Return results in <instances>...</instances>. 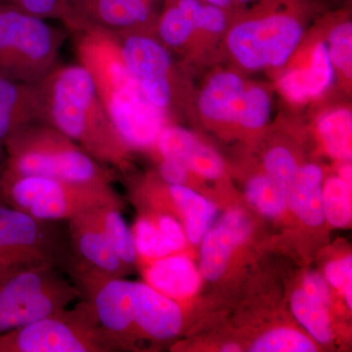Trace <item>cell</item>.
<instances>
[{
  "label": "cell",
  "mask_w": 352,
  "mask_h": 352,
  "mask_svg": "<svg viewBox=\"0 0 352 352\" xmlns=\"http://www.w3.org/2000/svg\"><path fill=\"white\" fill-rule=\"evenodd\" d=\"M78 64L91 76L102 103L132 150H149L168 126V115L146 98L124 61L119 36L88 27L76 32Z\"/></svg>",
  "instance_id": "6da1fadb"
},
{
  "label": "cell",
  "mask_w": 352,
  "mask_h": 352,
  "mask_svg": "<svg viewBox=\"0 0 352 352\" xmlns=\"http://www.w3.org/2000/svg\"><path fill=\"white\" fill-rule=\"evenodd\" d=\"M41 85L44 124L62 132L104 166L126 170L132 149L109 117L85 67L59 65Z\"/></svg>",
  "instance_id": "7a4b0ae2"
},
{
  "label": "cell",
  "mask_w": 352,
  "mask_h": 352,
  "mask_svg": "<svg viewBox=\"0 0 352 352\" xmlns=\"http://www.w3.org/2000/svg\"><path fill=\"white\" fill-rule=\"evenodd\" d=\"M4 173L67 182L112 185L115 171L65 134L45 124L25 127L3 143Z\"/></svg>",
  "instance_id": "3957f363"
},
{
  "label": "cell",
  "mask_w": 352,
  "mask_h": 352,
  "mask_svg": "<svg viewBox=\"0 0 352 352\" xmlns=\"http://www.w3.org/2000/svg\"><path fill=\"white\" fill-rule=\"evenodd\" d=\"M0 201L48 221H63L95 208H122L112 185L90 184L43 176L2 173Z\"/></svg>",
  "instance_id": "277c9868"
},
{
  "label": "cell",
  "mask_w": 352,
  "mask_h": 352,
  "mask_svg": "<svg viewBox=\"0 0 352 352\" xmlns=\"http://www.w3.org/2000/svg\"><path fill=\"white\" fill-rule=\"evenodd\" d=\"M82 293L56 264L17 266L0 273V335L68 308Z\"/></svg>",
  "instance_id": "5b68a950"
},
{
  "label": "cell",
  "mask_w": 352,
  "mask_h": 352,
  "mask_svg": "<svg viewBox=\"0 0 352 352\" xmlns=\"http://www.w3.org/2000/svg\"><path fill=\"white\" fill-rule=\"evenodd\" d=\"M66 34L46 20L0 2V76L39 83L59 66Z\"/></svg>",
  "instance_id": "8992f818"
},
{
  "label": "cell",
  "mask_w": 352,
  "mask_h": 352,
  "mask_svg": "<svg viewBox=\"0 0 352 352\" xmlns=\"http://www.w3.org/2000/svg\"><path fill=\"white\" fill-rule=\"evenodd\" d=\"M117 351L85 300L36 322L1 333L0 352H113Z\"/></svg>",
  "instance_id": "52a82bcc"
},
{
  "label": "cell",
  "mask_w": 352,
  "mask_h": 352,
  "mask_svg": "<svg viewBox=\"0 0 352 352\" xmlns=\"http://www.w3.org/2000/svg\"><path fill=\"white\" fill-rule=\"evenodd\" d=\"M64 270L94 310L99 326L116 349H129L135 337L133 322V285L85 265L69 252Z\"/></svg>",
  "instance_id": "ba28073f"
},
{
  "label": "cell",
  "mask_w": 352,
  "mask_h": 352,
  "mask_svg": "<svg viewBox=\"0 0 352 352\" xmlns=\"http://www.w3.org/2000/svg\"><path fill=\"white\" fill-rule=\"evenodd\" d=\"M303 36L294 16L273 13L236 25L226 43L236 61L248 69L280 68L289 61Z\"/></svg>",
  "instance_id": "9c48e42d"
},
{
  "label": "cell",
  "mask_w": 352,
  "mask_h": 352,
  "mask_svg": "<svg viewBox=\"0 0 352 352\" xmlns=\"http://www.w3.org/2000/svg\"><path fill=\"white\" fill-rule=\"evenodd\" d=\"M66 245L57 221L36 219L0 201V247L17 265L63 267L69 252Z\"/></svg>",
  "instance_id": "30bf717a"
},
{
  "label": "cell",
  "mask_w": 352,
  "mask_h": 352,
  "mask_svg": "<svg viewBox=\"0 0 352 352\" xmlns=\"http://www.w3.org/2000/svg\"><path fill=\"white\" fill-rule=\"evenodd\" d=\"M133 322L136 333L157 340L173 339L183 327L182 307L149 284L134 282Z\"/></svg>",
  "instance_id": "8fae6325"
},
{
  "label": "cell",
  "mask_w": 352,
  "mask_h": 352,
  "mask_svg": "<svg viewBox=\"0 0 352 352\" xmlns=\"http://www.w3.org/2000/svg\"><path fill=\"white\" fill-rule=\"evenodd\" d=\"M94 210L68 220L69 251L74 258L101 272L122 277L129 268L113 252L100 226L97 223Z\"/></svg>",
  "instance_id": "7c38bea8"
},
{
  "label": "cell",
  "mask_w": 352,
  "mask_h": 352,
  "mask_svg": "<svg viewBox=\"0 0 352 352\" xmlns=\"http://www.w3.org/2000/svg\"><path fill=\"white\" fill-rule=\"evenodd\" d=\"M251 223L240 210H231L214 224L201 241L200 270L210 281H217L226 272L234 250L247 240Z\"/></svg>",
  "instance_id": "4fadbf2b"
},
{
  "label": "cell",
  "mask_w": 352,
  "mask_h": 352,
  "mask_svg": "<svg viewBox=\"0 0 352 352\" xmlns=\"http://www.w3.org/2000/svg\"><path fill=\"white\" fill-rule=\"evenodd\" d=\"M34 124H44L41 82H23L0 76V144Z\"/></svg>",
  "instance_id": "5bb4252c"
},
{
  "label": "cell",
  "mask_w": 352,
  "mask_h": 352,
  "mask_svg": "<svg viewBox=\"0 0 352 352\" xmlns=\"http://www.w3.org/2000/svg\"><path fill=\"white\" fill-rule=\"evenodd\" d=\"M149 2L148 0H82L78 14L85 29L101 28L116 34L143 32L151 20Z\"/></svg>",
  "instance_id": "9a60e30c"
},
{
  "label": "cell",
  "mask_w": 352,
  "mask_h": 352,
  "mask_svg": "<svg viewBox=\"0 0 352 352\" xmlns=\"http://www.w3.org/2000/svg\"><path fill=\"white\" fill-rule=\"evenodd\" d=\"M335 69L329 55L327 43H317L312 50L309 66L287 72L280 78V90L289 100L295 103L317 98L332 87Z\"/></svg>",
  "instance_id": "2e32d148"
},
{
  "label": "cell",
  "mask_w": 352,
  "mask_h": 352,
  "mask_svg": "<svg viewBox=\"0 0 352 352\" xmlns=\"http://www.w3.org/2000/svg\"><path fill=\"white\" fill-rule=\"evenodd\" d=\"M132 233L138 258L156 261L178 254L186 244L182 224L168 214H160L156 219L141 217Z\"/></svg>",
  "instance_id": "e0dca14e"
},
{
  "label": "cell",
  "mask_w": 352,
  "mask_h": 352,
  "mask_svg": "<svg viewBox=\"0 0 352 352\" xmlns=\"http://www.w3.org/2000/svg\"><path fill=\"white\" fill-rule=\"evenodd\" d=\"M146 276L147 284L175 300L193 296L201 283L195 264L182 254H170L153 261Z\"/></svg>",
  "instance_id": "ac0fdd59"
},
{
  "label": "cell",
  "mask_w": 352,
  "mask_h": 352,
  "mask_svg": "<svg viewBox=\"0 0 352 352\" xmlns=\"http://www.w3.org/2000/svg\"><path fill=\"white\" fill-rule=\"evenodd\" d=\"M245 90L244 80L233 72H222L208 80L199 98V110L206 119L237 122Z\"/></svg>",
  "instance_id": "d6986e66"
},
{
  "label": "cell",
  "mask_w": 352,
  "mask_h": 352,
  "mask_svg": "<svg viewBox=\"0 0 352 352\" xmlns=\"http://www.w3.org/2000/svg\"><path fill=\"white\" fill-rule=\"evenodd\" d=\"M164 185L171 203L182 215L187 239L193 244H200L217 219L214 204L186 185H168L166 182Z\"/></svg>",
  "instance_id": "ffe728a7"
},
{
  "label": "cell",
  "mask_w": 352,
  "mask_h": 352,
  "mask_svg": "<svg viewBox=\"0 0 352 352\" xmlns=\"http://www.w3.org/2000/svg\"><path fill=\"white\" fill-rule=\"evenodd\" d=\"M323 170L317 164H308L298 168L288 194V208L303 223L319 226L325 220L322 196Z\"/></svg>",
  "instance_id": "44dd1931"
},
{
  "label": "cell",
  "mask_w": 352,
  "mask_h": 352,
  "mask_svg": "<svg viewBox=\"0 0 352 352\" xmlns=\"http://www.w3.org/2000/svg\"><path fill=\"white\" fill-rule=\"evenodd\" d=\"M94 214L118 258L127 268L134 265L138 258L133 233L120 214V208L112 206L95 208Z\"/></svg>",
  "instance_id": "7402d4cb"
},
{
  "label": "cell",
  "mask_w": 352,
  "mask_h": 352,
  "mask_svg": "<svg viewBox=\"0 0 352 352\" xmlns=\"http://www.w3.org/2000/svg\"><path fill=\"white\" fill-rule=\"evenodd\" d=\"M328 154L340 161L351 160L352 113L340 108L324 113L317 124Z\"/></svg>",
  "instance_id": "603a6c76"
},
{
  "label": "cell",
  "mask_w": 352,
  "mask_h": 352,
  "mask_svg": "<svg viewBox=\"0 0 352 352\" xmlns=\"http://www.w3.org/2000/svg\"><path fill=\"white\" fill-rule=\"evenodd\" d=\"M292 311L315 340L320 344L332 340V325L327 307L310 298L302 289L296 291L292 296Z\"/></svg>",
  "instance_id": "cb8c5ba5"
},
{
  "label": "cell",
  "mask_w": 352,
  "mask_h": 352,
  "mask_svg": "<svg viewBox=\"0 0 352 352\" xmlns=\"http://www.w3.org/2000/svg\"><path fill=\"white\" fill-rule=\"evenodd\" d=\"M324 217L337 228H344L351 222V186L340 176H332L322 187Z\"/></svg>",
  "instance_id": "d4e9b609"
},
{
  "label": "cell",
  "mask_w": 352,
  "mask_h": 352,
  "mask_svg": "<svg viewBox=\"0 0 352 352\" xmlns=\"http://www.w3.org/2000/svg\"><path fill=\"white\" fill-rule=\"evenodd\" d=\"M248 200L259 212L277 217L288 208V195L267 175L254 176L247 186Z\"/></svg>",
  "instance_id": "484cf974"
},
{
  "label": "cell",
  "mask_w": 352,
  "mask_h": 352,
  "mask_svg": "<svg viewBox=\"0 0 352 352\" xmlns=\"http://www.w3.org/2000/svg\"><path fill=\"white\" fill-rule=\"evenodd\" d=\"M195 31L193 23L175 2L164 11L157 25L160 41L166 47H182Z\"/></svg>",
  "instance_id": "4316f807"
},
{
  "label": "cell",
  "mask_w": 352,
  "mask_h": 352,
  "mask_svg": "<svg viewBox=\"0 0 352 352\" xmlns=\"http://www.w3.org/2000/svg\"><path fill=\"white\" fill-rule=\"evenodd\" d=\"M198 143V139L191 131L168 124L152 148L156 149L161 159L175 160L185 164Z\"/></svg>",
  "instance_id": "83f0119b"
},
{
  "label": "cell",
  "mask_w": 352,
  "mask_h": 352,
  "mask_svg": "<svg viewBox=\"0 0 352 352\" xmlns=\"http://www.w3.org/2000/svg\"><path fill=\"white\" fill-rule=\"evenodd\" d=\"M252 352H314L316 346L307 336L293 329L279 328L264 333L254 346Z\"/></svg>",
  "instance_id": "f1b7e54d"
},
{
  "label": "cell",
  "mask_w": 352,
  "mask_h": 352,
  "mask_svg": "<svg viewBox=\"0 0 352 352\" xmlns=\"http://www.w3.org/2000/svg\"><path fill=\"white\" fill-rule=\"evenodd\" d=\"M271 110L270 95L264 88H245L237 122L245 129H261L270 120Z\"/></svg>",
  "instance_id": "f546056e"
},
{
  "label": "cell",
  "mask_w": 352,
  "mask_h": 352,
  "mask_svg": "<svg viewBox=\"0 0 352 352\" xmlns=\"http://www.w3.org/2000/svg\"><path fill=\"white\" fill-rule=\"evenodd\" d=\"M41 19L61 21L69 32H80V25L74 14L60 0H3Z\"/></svg>",
  "instance_id": "4dcf8cb0"
},
{
  "label": "cell",
  "mask_w": 352,
  "mask_h": 352,
  "mask_svg": "<svg viewBox=\"0 0 352 352\" xmlns=\"http://www.w3.org/2000/svg\"><path fill=\"white\" fill-rule=\"evenodd\" d=\"M264 168L266 175L288 195L298 170L294 155L287 148H273L266 154Z\"/></svg>",
  "instance_id": "1f68e13d"
},
{
  "label": "cell",
  "mask_w": 352,
  "mask_h": 352,
  "mask_svg": "<svg viewBox=\"0 0 352 352\" xmlns=\"http://www.w3.org/2000/svg\"><path fill=\"white\" fill-rule=\"evenodd\" d=\"M328 52L335 69L351 78L352 72V25L344 22L336 25L329 34Z\"/></svg>",
  "instance_id": "d6a6232c"
},
{
  "label": "cell",
  "mask_w": 352,
  "mask_h": 352,
  "mask_svg": "<svg viewBox=\"0 0 352 352\" xmlns=\"http://www.w3.org/2000/svg\"><path fill=\"white\" fill-rule=\"evenodd\" d=\"M185 166L189 171L210 180L217 179L223 175L224 171L221 157L214 149L200 142L187 159Z\"/></svg>",
  "instance_id": "836d02e7"
},
{
  "label": "cell",
  "mask_w": 352,
  "mask_h": 352,
  "mask_svg": "<svg viewBox=\"0 0 352 352\" xmlns=\"http://www.w3.org/2000/svg\"><path fill=\"white\" fill-rule=\"evenodd\" d=\"M325 279L333 288L342 289L349 307H352V258L333 261L325 267Z\"/></svg>",
  "instance_id": "e575fe53"
},
{
  "label": "cell",
  "mask_w": 352,
  "mask_h": 352,
  "mask_svg": "<svg viewBox=\"0 0 352 352\" xmlns=\"http://www.w3.org/2000/svg\"><path fill=\"white\" fill-rule=\"evenodd\" d=\"M226 24L227 18L224 8L206 3L201 9L196 30L200 29L212 34H219L224 31Z\"/></svg>",
  "instance_id": "d590c367"
},
{
  "label": "cell",
  "mask_w": 352,
  "mask_h": 352,
  "mask_svg": "<svg viewBox=\"0 0 352 352\" xmlns=\"http://www.w3.org/2000/svg\"><path fill=\"white\" fill-rule=\"evenodd\" d=\"M159 175L168 185H185L188 180L189 170L182 162L161 159Z\"/></svg>",
  "instance_id": "8d00e7d4"
},
{
  "label": "cell",
  "mask_w": 352,
  "mask_h": 352,
  "mask_svg": "<svg viewBox=\"0 0 352 352\" xmlns=\"http://www.w3.org/2000/svg\"><path fill=\"white\" fill-rule=\"evenodd\" d=\"M303 291L310 298L320 302L328 308L331 303V291L329 283L325 278L316 273H310L303 279Z\"/></svg>",
  "instance_id": "74e56055"
},
{
  "label": "cell",
  "mask_w": 352,
  "mask_h": 352,
  "mask_svg": "<svg viewBox=\"0 0 352 352\" xmlns=\"http://www.w3.org/2000/svg\"><path fill=\"white\" fill-rule=\"evenodd\" d=\"M60 1H61L62 3H63L64 6H66L67 8H68L69 10L74 14V16H75L76 20H78V23H80V29H82L80 31H83V30H85V25H83V23L82 22V20L80 19V17H78V7H80L82 0H60Z\"/></svg>",
  "instance_id": "f35d334b"
},
{
  "label": "cell",
  "mask_w": 352,
  "mask_h": 352,
  "mask_svg": "<svg viewBox=\"0 0 352 352\" xmlns=\"http://www.w3.org/2000/svg\"><path fill=\"white\" fill-rule=\"evenodd\" d=\"M340 177L351 186L352 173L351 164H346L340 170Z\"/></svg>",
  "instance_id": "ab89813d"
},
{
  "label": "cell",
  "mask_w": 352,
  "mask_h": 352,
  "mask_svg": "<svg viewBox=\"0 0 352 352\" xmlns=\"http://www.w3.org/2000/svg\"><path fill=\"white\" fill-rule=\"evenodd\" d=\"M4 166H6V151H4L3 144H0V178L3 173Z\"/></svg>",
  "instance_id": "60d3db41"
},
{
  "label": "cell",
  "mask_w": 352,
  "mask_h": 352,
  "mask_svg": "<svg viewBox=\"0 0 352 352\" xmlns=\"http://www.w3.org/2000/svg\"><path fill=\"white\" fill-rule=\"evenodd\" d=\"M240 351V346L238 344H233V342H229V344H226L221 349V351L224 352H237Z\"/></svg>",
  "instance_id": "b9f144b4"
},
{
  "label": "cell",
  "mask_w": 352,
  "mask_h": 352,
  "mask_svg": "<svg viewBox=\"0 0 352 352\" xmlns=\"http://www.w3.org/2000/svg\"><path fill=\"white\" fill-rule=\"evenodd\" d=\"M233 1L241 2V3H245V2H250L251 0H233Z\"/></svg>",
  "instance_id": "7bdbcfd3"
},
{
  "label": "cell",
  "mask_w": 352,
  "mask_h": 352,
  "mask_svg": "<svg viewBox=\"0 0 352 352\" xmlns=\"http://www.w3.org/2000/svg\"><path fill=\"white\" fill-rule=\"evenodd\" d=\"M3 1V0H0V2Z\"/></svg>",
  "instance_id": "ee69618b"
}]
</instances>
